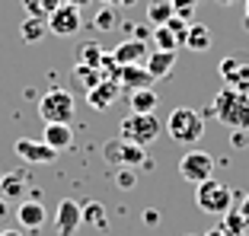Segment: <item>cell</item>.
<instances>
[{
  "label": "cell",
  "instance_id": "6da1fadb",
  "mask_svg": "<svg viewBox=\"0 0 249 236\" xmlns=\"http://www.w3.org/2000/svg\"><path fill=\"white\" fill-rule=\"evenodd\" d=\"M211 115H217V121L230 131H249V93L224 86L211 102Z\"/></svg>",
  "mask_w": 249,
  "mask_h": 236
},
{
  "label": "cell",
  "instance_id": "7a4b0ae2",
  "mask_svg": "<svg viewBox=\"0 0 249 236\" xmlns=\"http://www.w3.org/2000/svg\"><path fill=\"white\" fill-rule=\"evenodd\" d=\"M166 134L176 140V144L192 147V144H198L201 134H205V115L189 109V105H179V109H173L169 118H166Z\"/></svg>",
  "mask_w": 249,
  "mask_h": 236
},
{
  "label": "cell",
  "instance_id": "3957f363",
  "mask_svg": "<svg viewBox=\"0 0 249 236\" xmlns=\"http://www.w3.org/2000/svg\"><path fill=\"white\" fill-rule=\"evenodd\" d=\"M160 134H163V121L154 115V112H150V115L131 112V115L122 118V128H118V137L131 140V144H138V147H150Z\"/></svg>",
  "mask_w": 249,
  "mask_h": 236
},
{
  "label": "cell",
  "instance_id": "277c9868",
  "mask_svg": "<svg viewBox=\"0 0 249 236\" xmlns=\"http://www.w3.org/2000/svg\"><path fill=\"white\" fill-rule=\"evenodd\" d=\"M73 112H77L73 96L67 93V89H61V86L48 89V93L38 99V115H42L45 125H71Z\"/></svg>",
  "mask_w": 249,
  "mask_h": 236
},
{
  "label": "cell",
  "instance_id": "5b68a950",
  "mask_svg": "<svg viewBox=\"0 0 249 236\" xmlns=\"http://www.w3.org/2000/svg\"><path fill=\"white\" fill-rule=\"evenodd\" d=\"M195 201L198 207L205 211V214H214V217H224L233 207V192H230L224 182H217V179H208V182L198 185L195 192Z\"/></svg>",
  "mask_w": 249,
  "mask_h": 236
},
{
  "label": "cell",
  "instance_id": "8992f818",
  "mask_svg": "<svg viewBox=\"0 0 249 236\" xmlns=\"http://www.w3.org/2000/svg\"><path fill=\"white\" fill-rule=\"evenodd\" d=\"M103 156H106V163H115L118 169H122V166H128V169H138V166H144L147 150L138 147V144H131V140L112 137V140H106Z\"/></svg>",
  "mask_w": 249,
  "mask_h": 236
},
{
  "label": "cell",
  "instance_id": "52a82bcc",
  "mask_svg": "<svg viewBox=\"0 0 249 236\" xmlns=\"http://www.w3.org/2000/svg\"><path fill=\"white\" fill-rule=\"evenodd\" d=\"M179 176L195 185L208 182L214 176V156L205 153V150H185L182 160H179Z\"/></svg>",
  "mask_w": 249,
  "mask_h": 236
},
{
  "label": "cell",
  "instance_id": "ba28073f",
  "mask_svg": "<svg viewBox=\"0 0 249 236\" xmlns=\"http://www.w3.org/2000/svg\"><path fill=\"white\" fill-rule=\"evenodd\" d=\"M45 26H48V32L67 38V35H77V32L83 29V16H80V10H73V7H67V3H61V7L54 10L48 19H45Z\"/></svg>",
  "mask_w": 249,
  "mask_h": 236
},
{
  "label": "cell",
  "instance_id": "9c48e42d",
  "mask_svg": "<svg viewBox=\"0 0 249 236\" xmlns=\"http://www.w3.org/2000/svg\"><path fill=\"white\" fill-rule=\"evenodd\" d=\"M13 150L22 163H32V166H45V163L58 160V150H52L45 140H36V137H19L13 144Z\"/></svg>",
  "mask_w": 249,
  "mask_h": 236
},
{
  "label": "cell",
  "instance_id": "30bf717a",
  "mask_svg": "<svg viewBox=\"0 0 249 236\" xmlns=\"http://www.w3.org/2000/svg\"><path fill=\"white\" fill-rule=\"evenodd\" d=\"M80 227H83L80 201H73V198H61L58 211H54V230H58V236H73Z\"/></svg>",
  "mask_w": 249,
  "mask_h": 236
},
{
  "label": "cell",
  "instance_id": "8fae6325",
  "mask_svg": "<svg viewBox=\"0 0 249 236\" xmlns=\"http://www.w3.org/2000/svg\"><path fill=\"white\" fill-rule=\"evenodd\" d=\"M154 51V48H147V42H141V38H128V42H122L112 51V58L118 61V67H128V64H141L144 67L147 54Z\"/></svg>",
  "mask_w": 249,
  "mask_h": 236
},
{
  "label": "cell",
  "instance_id": "7c38bea8",
  "mask_svg": "<svg viewBox=\"0 0 249 236\" xmlns=\"http://www.w3.org/2000/svg\"><path fill=\"white\" fill-rule=\"evenodd\" d=\"M45 204L42 201H36V198H29V201H22L19 207H16V220H19V227L22 230H29V233H38V230L45 227Z\"/></svg>",
  "mask_w": 249,
  "mask_h": 236
},
{
  "label": "cell",
  "instance_id": "4fadbf2b",
  "mask_svg": "<svg viewBox=\"0 0 249 236\" xmlns=\"http://www.w3.org/2000/svg\"><path fill=\"white\" fill-rule=\"evenodd\" d=\"M118 86L134 93V89H154V77L147 74V67L141 64H128L118 70Z\"/></svg>",
  "mask_w": 249,
  "mask_h": 236
},
{
  "label": "cell",
  "instance_id": "5bb4252c",
  "mask_svg": "<svg viewBox=\"0 0 249 236\" xmlns=\"http://www.w3.org/2000/svg\"><path fill=\"white\" fill-rule=\"evenodd\" d=\"M118 93H122V86H118L115 80H103L99 86H93V89L87 93V102H89V109L106 112V109H112V105H115Z\"/></svg>",
  "mask_w": 249,
  "mask_h": 236
},
{
  "label": "cell",
  "instance_id": "9a60e30c",
  "mask_svg": "<svg viewBox=\"0 0 249 236\" xmlns=\"http://www.w3.org/2000/svg\"><path fill=\"white\" fill-rule=\"evenodd\" d=\"M144 67H147V74L154 77V80H163V77H169V70L176 67V51H150L147 54V61H144Z\"/></svg>",
  "mask_w": 249,
  "mask_h": 236
},
{
  "label": "cell",
  "instance_id": "2e32d148",
  "mask_svg": "<svg viewBox=\"0 0 249 236\" xmlns=\"http://www.w3.org/2000/svg\"><path fill=\"white\" fill-rule=\"evenodd\" d=\"M42 140L52 150H58V153H61V150H71V144H73V128L71 125H45Z\"/></svg>",
  "mask_w": 249,
  "mask_h": 236
},
{
  "label": "cell",
  "instance_id": "e0dca14e",
  "mask_svg": "<svg viewBox=\"0 0 249 236\" xmlns=\"http://www.w3.org/2000/svg\"><path fill=\"white\" fill-rule=\"evenodd\" d=\"M22 195H26V172H3L0 176V198L19 201Z\"/></svg>",
  "mask_w": 249,
  "mask_h": 236
},
{
  "label": "cell",
  "instance_id": "ac0fdd59",
  "mask_svg": "<svg viewBox=\"0 0 249 236\" xmlns=\"http://www.w3.org/2000/svg\"><path fill=\"white\" fill-rule=\"evenodd\" d=\"M128 102H131V112H138V115H150L160 99H157L154 89H134V93H128Z\"/></svg>",
  "mask_w": 249,
  "mask_h": 236
},
{
  "label": "cell",
  "instance_id": "d6986e66",
  "mask_svg": "<svg viewBox=\"0 0 249 236\" xmlns=\"http://www.w3.org/2000/svg\"><path fill=\"white\" fill-rule=\"evenodd\" d=\"M150 38H154L157 51H176V48H185V42L169 29V26H154V35Z\"/></svg>",
  "mask_w": 249,
  "mask_h": 236
},
{
  "label": "cell",
  "instance_id": "ffe728a7",
  "mask_svg": "<svg viewBox=\"0 0 249 236\" xmlns=\"http://www.w3.org/2000/svg\"><path fill=\"white\" fill-rule=\"evenodd\" d=\"M185 48H192V51H208V48H211V29L201 26V22H192L189 35H185Z\"/></svg>",
  "mask_w": 249,
  "mask_h": 236
},
{
  "label": "cell",
  "instance_id": "44dd1931",
  "mask_svg": "<svg viewBox=\"0 0 249 236\" xmlns=\"http://www.w3.org/2000/svg\"><path fill=\"white\" fill-rule=\"evenodd\" d=\"M173 0H150L147 3V19H150V26H166L169 19H173Z\"/></svg>",
  "mask_w": 249,
  "mask_h": 236
},
{
  "label": "cell",
  "instance_id": "7402d4cb",
  "mask_svg": "<svg viewBox=\"0 0 249 236\" xmlns=\"http://www.w3.org/2000/svg\"><path fill=\"white\" fill-rule=\"evenodd\" d=\"M45 32H48V26H45V19H32V16H26V19L19 22V38L26 45H36L45 38Z\"/></svg>",
  "mask_w": 249,
  "mask_h": 236
},
{
  "label": "cell",
  "instance_id": "603a6c76",
  "mask_svg": "<svg viewBox=\"0 0 249 236\" xmlns=\"http://www.w3.org/2000/svg\"><path fill=\"white\" fill-rule=\"evenodd\" d=\"M246 227H249V220L240 214V207H230L227 214L220 217V230L227 236H246Z\"/></svg>",
  "mask_w": 249,
  "mask_h": 236
},
{
  "label": "cell",
  "instance_id": "cb8c5ba5",
  "mask_svg": "<svg viewBox=\"0 0 249 236\" xmlns=\"http://www.w3.org/2000/svg\"><path fill=\"white\" fill-rule=\"evenodd\" d=\"M80 211H83V223H89L96 230H109V214H106V207L99 201H87Z\"/></svg>",
  "mask_w": 249,
  "mask_h": 236
},
{
  "label": "cell",
  "instance_id": "d4e9b609",
  "mask_svg": "<svg viewBox=\"0 0 249 236\" xmlns=\"http://www.w3.org/2000/svg\"><path fill=\"white\" fill-rule=\"evenodd\" d=\"M61 3H64V0H22V10H26V16H32V19H48Z\"/></svg>",
  "mask_w": 249,
  "mask_h": 236
},
{
  "label": "cell",
  "instance_id": "484cf974",
  "mask_svg": "<svg viewBox=\"0 0 249 236\" xmlns=\"http://www.w3.org/2000/svg\"><path fill=\"white\" fill-rule=\"evenodd\" d=\"M73 80H77V83L83 86V93H89V89H93V86H99V83H103L106 77H103V70H99V67L77 64V67H73Z\"/></svg>",
  "mask_w": 249,
  "mask_h": 236
},
{
  "label": "cell",
  "instance_id": "4316f807",
  "mask_svg": "<svg viewBox=\"0 0 249 236\" xmlns=\"http://www.w3.org/2000/svg\"><path fill=\"white\" fill-rule=\"evenodd\" d=\"M103 54H106L103 45H96V42H83L80 48H77V64L99 67V64H103Z\"/></svg>",
  "mask_w": 249,
  "mask_h": 236
},
{
  "label": "cell",
  "instance_id": "83f0119b",
  "mask_svg": "<svg viewBox=\"0 0 249 236\" xmlns=\"http://www.w3.org/2000/svg\"><path fill=\"white\" fill-rule=\"evenodd\" d=\"M224 80H227L230 89H240V93H246V89H249V64H240L233 74H227Z\"/></svg>",
  "mask_w": 249,
  "mask_h": 236
},
{
  "label": "cell",
  "instance_id": "f1b7e54d",
  "mask_svg": "<svg viewBox=\"0 0 249 236\" xmlns=\"http://www.w3.org/2000/svg\"><path fill=\"white\" fill-rule=\"evenodd\" d=\"M93 26H96L99 32H112V29L118 26V16H115V10H112V7H103L99 13L93 16Z\"/></svg>",
  "mask_w": 249,
  "mask_h": 236
},
{
  "label": "cell",
  "instance_id": "f546056e",
  "mask_svg": "<svg viewBox=\"0 0 249 236\" xmlns=\"http://www.w3.org/2000/svg\"><path fill=\"white\" fill-rule=\"evenodd\" d=\"M115 185L122 188V192H131L134 185H138V172H134V169H128V166H122V169L115 172Z\"/></svg>",
  "mask_w": 249,
  "mask_h": 236
},
{
  "label": "cell",
  "instance_id": "4dcf8cb0",
  "mask_svg": "<svg viewBox=\"0 0 249 236\" xmlns=\"http://www.w3.org/2000/svg\"><path fill=\"white\" fill-rule=\"evenodd\" d=\"M173 13H176L179 19L192 22V13H195V0H173Z\"/></svg>",
  "mask_w": 249,
  "mask_h": 236
},
{
  "label": "cell",
  "instance_id": "1f68e13d",
  "mask_svg": "<svg viewBox=\"0 0 249 236\" xmlns=\"http://www.w3.org/2000/svg\"><path fill=\"white\" fill-rule=\"evenodd\" d=\"M246 144H249V131H230V147L243 150Z\"/></svg>",
  "mask_w": 249,
  "mask_h": 236
},
{
  "label": "cell",
  "instance_id": "d6a6232c",
  "mask_svg": "<svg viewBox=\"0 0 249 236\" xmlns=\"http://www.w3.org/2000/svg\"><path fill=\"white\" fill-rule=\"evenodd\" d=\"M240 64H243L240 58H224V61H220V74H224V77H227V74H233V70H236Z\"/></svg>",
  "mask_w": 249,
  "mask_h": 236
},
{
  "label": "cell",
  "instance_id": "836d02e7",
  "mask_svg": "<svg viewBox=\"0 0 249 236\" xmlns=\"http://www.w3.org/2000/svg\"><path fill=\"white\" fill-rule=\"evenodd\" d=\"M144 223L147 227H160V211H157V207H147L144 211Z\"/></svg>",
  "mask_w": 249,
  "mask_h": 236
},
{
  "label": "cell",
  "instance_id": "e575fe53",
  "mask_svg": "<svg viewBox=\"0 0 249 236\" xmlns=\"http://www.w3.org/2000/svg\"><path fill=\"white\" fill-rule=\"evenodd\" d=\"M240 214H243V217L249 220V192H246V195L240 198Z\"/></svg>",
  "mask_w": 249,
  "mask_h": 236
},
{
  "label": "cell",
  "instance_id": "d590c367",
  "mask_svg": "<svg viewBox=\"0 0 249 236\" xmlns=\"http://www.w3.org/2000/svg\"><path fill=\"white\" fill-rule=\"evenodd\" d=\"M67 7H73V10H83V7H89V3H93V0H64Z\"/></svg>",
  "mask_w": 249,
  "mask_h": 236
},
{
  "label": "cell",
  "instance_id": "8d00e7d4",
  "mask_svg": "<svg viewBox=\"0 0 249 236\" xmlns=\"http://www.w3.org/2000/svg\"><path fill=\"white\" fill-rule=\"evenodd\" d=\"M7 211H10V207H7V201L0 198V220H7Z\"/></svg>",
  "mask_w": 249,
  "mask_h": 236
},
{
  "label": "cell",
  "instance_id": "74e56055",
  "mask_svg": "<svg viewBox=\"0 0 249 236\" xmlns=\"http://www.w3.org/2000/svg\"><path fill=\"white\" fill-rule=\"evenodd\" d=\"M0 236H22L19 230H13V227H7V230H0Z\"/></svg>",
  "mask_w": 249,
  "mask_h": 236
},
{
  "label": "cell",
  "instance_id": "f35d334b",
  "mask_svg": "<svg viewBox=\"0 0 249 236\" xmlns=\"http://www.w3.org/2000/svg\"><path fill=\"white\" fill-rule=\"evenodd\" d=\"M205 236H227V233H224V230H220V227H211V230H208Z\"/></svg>",
  "mask_w": 249,
  "mask_h": 236
},
{
  "label": "cell",
  "instance_id": "ab89813d",
  "mask_svg": "<svg viewBox=\"0 0 249 236\" xmlns=\"http://www.w3.org/2000/svg\"><path fill=\"white\" fill-rule=\"evenodd\" d=\"M217 3H220V7H233L236 0H217Z\"/></svg>",
  "mask_w": 249,
  "mask_h": 236
},
{
  "label": "cell",
  "instance_id": "60d3db41",
  "mask_svg": "<svg viewBox=\"0 0 249 236\" xmlns=\"http://www.w3.org/2000/svg\"><path fill=\"white\" fill-rule=\"evenodd\" d=\"M243 29H246V32H249V16H243Z\"/></svg>",
  "mask_w": 249,
  "mask_h": 236
},
{
  "label": "cell",
  "instance_id": "b9f144b4",
  "mask_svg": "<svg viewBox=\"0 0 249 236\" xmlns=\"http://www.w3.org/2000/svg\"><path fill=\"white\" fill-rule=\"evenodd\" d=\"M122 3H124V7H131V3H138V0H122Z\"/></svg>",
  "mask_w": 249,
  "mask_h": 236
},
{
  "label": "cell",
  "instance_id": "7bdbcfd3",
  "mask_svg": "<svg viewBox=\"0 0 249 236\" xmlns=\"http://www.w3.org/2000/svg\"><path fill=\"white\" fill-rule=\"evenodd\" d=\"M246 16H249V0H246Z\"/></svg>",
  "mask_w": 249,
  "mask_h": 236
},
{
  "label": "cell",
  "instance_id": "ee69618b",
  "mask_svg": "<svg viewBox=\"0 0 249 236\" xmlns=\"http://www.w3.org/2000/svg\"><path fill=\"white\" fill-rule=\"evenodd\" d=\"M185 236H195V233H185Z\"/></svg>",
  "mask_w": 249,
  "mask_h": 236
}]
</instances>
